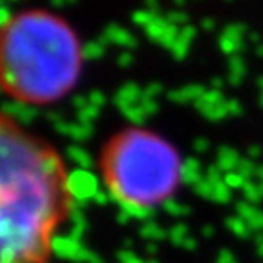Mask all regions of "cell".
Segmentation results:
<instances>
[{
    "mask_svg": "<svg viewBox=\"0 0 263 263\" xmlns=\"http://www.w3.org/2000/svg\"><path fill=\"white\" fill-rule=\"evenodd\" d=\"M104 190L130 216H148L172 199L183 185L179 148L152 128L130 124L115 130L97 159Z\"/></svg>",
    "mask_w": 263,
    "mask_h": 263,
    "instance_id": "cell-3",
    "label": "cell"
},
{
    "mask_svg": "<svg viewBox=\"0 0 263 263\" xmlns=\"http://www.w3.org/2000/svg\"><path fill=\"white\" fill-rule=\"evenodd\" d=\"M75 190L53 143L0 110V263H49Z\"/></svg>",
    "mask_w": 263,
    "mask_h": 263,
    "instance_id": "cell-1",
    "label": "cell"
},
{
    "mask_svg": "<svg viewBox=\"0 0 263 263\" xmlns=\"http://www.w3.org/2000/svg\"><path fill=\"white\" fill-rule=\"evenodd\" d=\"M84 59L75 28L49 9H22L0 26V91L16 104L64 99L77 86Z\"/></svg>",
    "mask_w": 263,
    "mask_h": 263,
    "instance_id": "cell-2",
    "label": "cell"
}]
</instances>
